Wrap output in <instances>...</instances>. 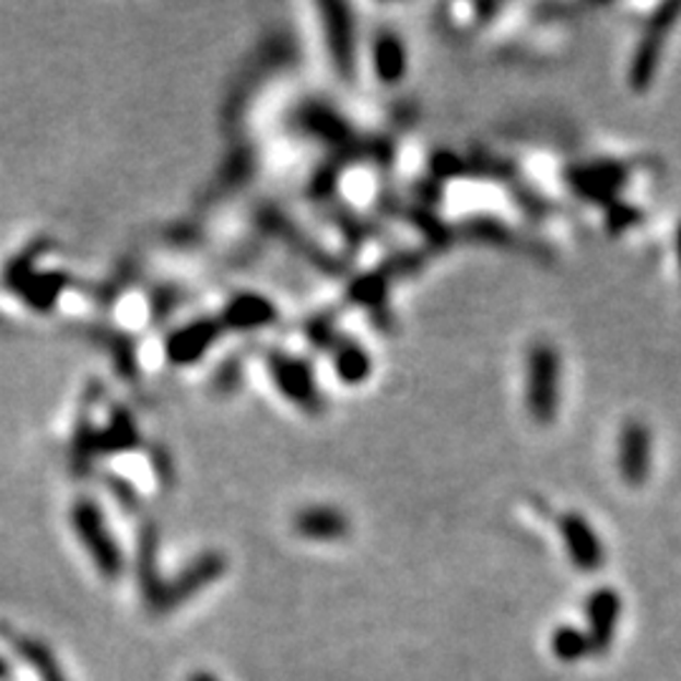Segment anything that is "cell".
<instances>
[{"mask_svg":"<svg viewBox=\"0 0 681 681\" xmlns=\"http://www.w3.org/2000/svg\"><path fill=\"white\" fill-rule=\"evenodd\" d=\"M563 366L557 349L548 341L532 343L525 356V407L532 420L548 424L561 407Z\"/></svg>","mask_w":681,"mask_h":681,"instance_id":"6da1fadb","label":"cell"},{"mask_svg":"<svg viewBox=\"0 0 681 681\" xmlns=\"http://www.w3.org/2000/svg\"><path fill=\"white\" fill-rule=\"evenodd\" d=\"M73 530L81 540V545L86 548V553L94 557L98 573L104 578L117 580L125 571V553L114 536L106 528V520L102 510H98L94 500H79L71 510Z\"/></svg>","mask_w":681,"mask_h":681,"instance_id":"7a4b0ae2","label":"cell"},{"mask_svg":"<svg viewBox=\"0 0 681 681\" xmlns=\"http://www.w3.org/2000/svg\"><path fill=\"white\" fill-rule=\"evenodd\" d=\"M681 19V3H667L654 13V19L646 26L642 40H638L634 59L629 66V84L634 92H646L654 84L656 71H659L664 48H667L669 33Z\"/></svg>","mask_w":681,"mask_h":681,"instance_id":"3957f363","label":"cell"},{"mask_svg":"<svg viewBox=\"0 0 681 681\" xmlns=\"http://www.w3.org/2000/svg\"><path fill=\"white\" fill-rule=\"evenodd\" d=\"M225 573V557L220 553H204L197 557V561H192L187 568H183L177 573L175 578L169 580V584H164V590H162V598L157 603V609H154V613H167V611H175L183 606L185 601H190L192 596L200 594L202 588H208L210 584H215V580L223 576Z\"/></svg>","mask_w":681,"mask_h":681,"instance_id":"277c9868","label":"cell"},{"mask_svg":"<svg viewBox=\"0 0 681 681\" xmlns=\"http://www.w3.org/2000/svg\"><path fill=\"white\" fill-rule=\"evenodd\" d=\"M557 530H561L565 553H568L571 563L576 565L578 571L596 573L601 571L603 565V543L598 538V532L594 530L584 515L580 513H565L561 520H557Z\"/></svg>","mask_w":681,"mask_h":681,"instance_id":"5b68a950","label":"cell"},{"mask_svg":"<svg viewBox=\"0 0 681 681\" xmlns=\"http://www.w3.org/2000/svg\"><path fill=\"white\" fill-rule=\"evenodd\" d=\"M619 472L631 488H642L651 472V432L638 420H629L619 434Z\"/></svg>","mask_w":681,"mask_h":681,"instance_id":"8992f818","label":"cell"},{"mask_svg":"<svg viewBox=\"0 0 681 681\" xmlns=\"http://www.w3.org/2000/svg\"><path fill=\"white\" fill-rule=\"evenodd\" d=\"M621 619V596L613 588H598L586 601L590 651L606 654L611 649Z\"/></svg>","mask_w":681,"mask_h":681,"instance_id":"52a82bcc","label":"cell"},{"mask_svg":"<svg viewBox=\"0 0 681 681\" xmlns=\"http://www.w3.org/2000/svg\"><path fill=\"white\" fill-rule=\"evenodd\" d=\"M293 530L306 540H318V543H333L349 536L351 525L349 518L339 507L331 505H310L295 513Z\"/></svg>","mask_w":681,"mask_h":681,"instance_id":"ba28073f","label":"cell"},{"mask_svg":"<svg viewBox=\"0 0 681 681\" xmlns=\"http://www.w3.org/2000/svg\"><path fill=\"white\" fill-rule=\"evenodd\" d=\"M3 636L8 638V644L13 646V651L36 671L38 681H69L63 674V669L59 667V661H56L54 651L48 649L44 642L31 636H21L15 634V631H3Z\"/></svg>","mask_w":681,"mask_h":681,"instance_id":"9c48e42d","label":"cell"},{"mask_svg":"<svg viewBox=\"0 0 681 681\" xmlns=\"http://www.w3.org/2000/svg\"><path fill=\"white\" fill-rule=\"evenodd\" d=\"M374 69L384 84H399L407 71V51L397 33L381 31L374 44Z\"/></svg>","mask_w":681,"mask_h":681,"instance_id":"30bf717a","label":"cell"},{"mask_svg":"<svg viewBox=\"0 0 681 681\" xmlns=\"http://www.w3.org/2000/svg\"><path fill=\"white\" fill-rule=\"evenodd\" d=\"M551 649L557 656V659L565 664L580 661L584 656L594 654L590 651V642L586 631H578L576 626H561L557 631H553L551 636Z\"/></svg>","mask_w":681,"mask_h":681,"instance_id":"8fae6325","label":"cell"},{"mask_svg":"<svg viewBox=\"0 0 681 681\" xmlns=\"http://www.w3.org/2000/svg\"><path fill=\"white\" fill-rule=\"evenodd\" d=\"M187 681H220V679L215 674H210V671H195Z\"/></svg>","mask_w":681,"mask_h":681,"instance_id":"7c38bea8","label":"cell"},{"mask_svg":"<svg viewBox=\"0 0 681 681\" xmlns=\"http://www.w3.org/2000/svg\"><path fill=\"white\" fill-rule=\"evenodd\" d=\"M8 671H11V667H8V661L0 656V681L8 679Z\"/></svg>","mask_w":681,"mask_h":681,"instance_id":"4fadbf2b","label":"cell"},{"mask_svg":"<svg viewBox=\"0 0 681 681\" xmlns=\"http://www.w3.org/2000/svg\"><path fill=\"white\" fill-rule=\"evenodd\" d=\"M674 248H677V260H679V270H681V225L677 230V240H674Z\"/></svg>","mask_w":681,"mask_h":681,"instance_id":"5bb4252c","label":"cell"}]
</instances>
